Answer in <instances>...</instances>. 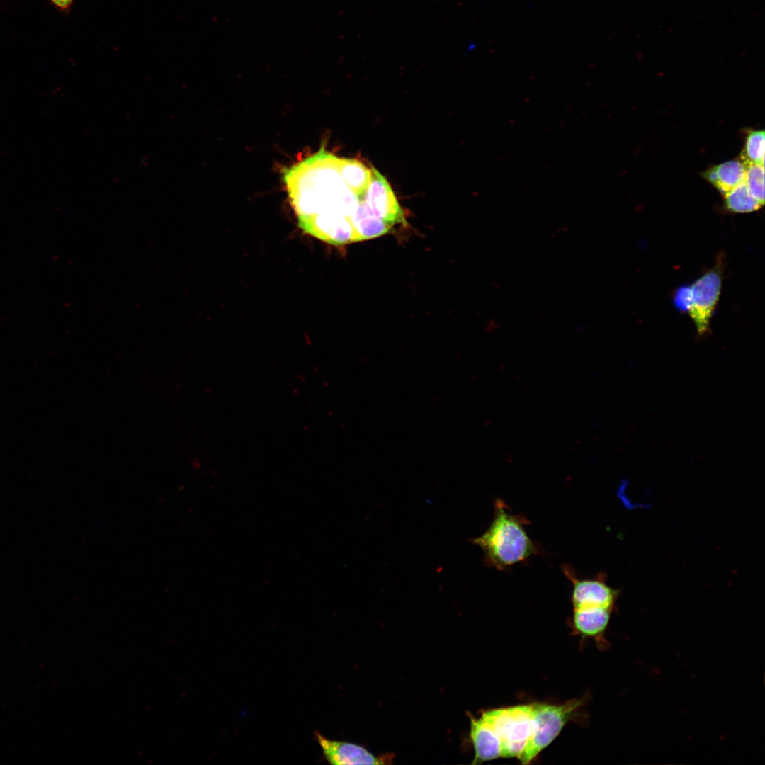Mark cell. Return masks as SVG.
<instances>
[{
	"label": "cell",
	"mask_w": 765,
	"mask_h": 765,
	"mask_svg": "<svg viewBox=\"0 0 765 765\" xmlns=\"http://www.w3.org/2000/svg\"><path fill=\"white\" fill-rule=\"evenodd\" d=\"M340 159L321 148L283 174L299 226L334 245L358 241L367 210L366 200L357 196L341 178Z\"/></svg>",
	"instance_id": "6da1fadb"
},
{
	"label": "cell",
	"mask_w": 765,
	"mask_h": 765,
	"mask_svg": "<svg viewBox=\"0 0 765 765\" xmlns=\"http://www.w3.org/2000/svg\"><path fill=\"white\" fill-rule=\"evenodd\" d=\"M526 520L514 514L505 502L494 503V519L487 530L472 541L483 551L487 563L504 570L525 560L536 552V548L528 536Z\"/></svg>",
	"instance_id": "7a4b0ae2"
},
{
	"label": "cell",
	"mask_w": 765,
	"mask_h": 765,
	"mask_svg": "<svg viewBox=\"0 0 765 765\" xmlns=\"http://www.w3.org/2000/svg\"><path fill=\"white\" fill-rule=\"evenodd\" d=\"M481 716L491 725L499 738L500 756L518 759L533 733L531 703L489 710Z\"/></svg>",
	"instance_id": "3957f363"
},
{
	"label": "cell",
	"mask_w": 765,
	"mask_h": 765,
	"mask_svg": "<svg viewBox=\"0 0 765 765\" xmlns=\"http://www.w3.org/2000/svg\"><path fill=\"white\" fill-rule=\"evenodd\" d=\"M582 703L581 699L570 700L562 704L531 703L533 733L518 757L521 763H531L555 739Z\"/></svg>",
	"instance_id": "277c9868"
},
{
	"label": "cell",
	"mask_w": 765,
	"mask_h": 765,
	"mask_svg": "<svg viewBox=\"0 0 765 765\" xmlns=\"http://www.w3.org/2000/svg\"><path fill=\"white\" fill-rule=\"evenodd\" d=\"M722 266L719 261L691 285V306L688 314L698 336H703L709 332L710 319L720 294Z\"/></svg>",
	"instance_id": "5b68a950"
},
{
	"label": "cell",
	"mask_w": 765,
	"mask_h": 765,
	"mask_svg": "<svg viewBox=\"0 0 765 765\" xmlns=\"http://www.w3.org/2000/svg\"><path fill=\"white\" fill-rule=\"evenodd\" d=\"M370 212L390 230L405 222L404 215L387 180L371 166V179L366 194Z\"/></svg>",
	"instance_id": "8992f818"
},
{
	"label": "cell",
	"mask_w": 765,
	"mask_h": 765,
	"mask_svg": "<svg viewBox=\"0 0 765 765\" xmlns=\"http://www.w3.org/2000/svg\"><path fill=\"white\" fill-rule=\"evenodd\" d=\"M564 572L572 584L573 609L601 607L613 610L618 591L608 586L601 575L592 579H577L567 566Z\"/></svg>",
	"instance_id": "52a82bcc"
},
{
	"label": "cell",
	"mask_w": 765,
	"mask_h": 765,
	"mask_svg": "<svg viewBox=\"0 0 765 765\" xmlns=\"http://www.w3.org/2000/svg\"><path fill=\"white\" fill-rule=\"evenodd\" d=\"M314 736L324 759L332 764H384L387 759H390L386 756H374L360 745L328 739L318 731L314 732Z\"/></svg>",
	"instance_id": "ba28073f"
},
{
	"label": "cell",
	"mask_w": 765,
	"mask_h": 765,
	"mask_svg": "<svg viewBox=\"0 0 765 765\" xmlns=\"http://www.w3.org/2000/svg\"><path fill=\"white\" fill-rule=\"evenodd\" d=\"M470 720V738L475 749L472 763H481L500 756V740L491 725L482 716Z\"/></svg>",
	"instance_id": "9c48e42d"
},
{
	"label": "cell",
	"mask_w": 765,
	"mask_h": 765,
	"mask_svg": "<svg viewBox=\"0 0 765 765\" xmlns=\"http://www.w3.org/2000/svg\"><path fill=\"white\" fill-rule=\"evenodd\" d=\"M745 164L733 159L713 166L703 172L702 176L725 196L744 181Z\"/></svg>",
	"instance_id": "30bf717a"
},
{
	"label": "cell",
	"mask_w": 765,
	"mask_h": 765,
	"mask_svg": "<svg viewBox=\"0 0 765 765\" xmlns=\"http://www.w3.org/2000/svg\"><path fill=\"white\" fill-rule=\"evenodd\" d=\"M573 624L582 635L595 636L601 634L606 628L612 609L590 607L574 608Z\"/></svg>",
	"instance_id": "8fae6325"
},
{
	"label": "cell",
	"mask_w": 765,
	"mask_h": 765,
	"mask_svg": "<svg viewBox=\"0 0 765 765\" xmlns=\"http://www.w3.org/2000/svg\"><path fill=\"white\" fill-rule=\"evenodd\" d=\"M339 171L346 186L360 198L366 200L371 169L355 159H340Z\"/></svg>",
	"instance_id": "7c38bea8"
},
{
	"label": "cell",
	"mask_w": 765,
	"mask_h": 765,
	"mask_svg": "<svg viewBox=\"0 0 765 765\" xmlns=\"http://www.w3.org/2000/svg\"><path fill=\"white\" fill-rule=\"evenodd\" d=\"M727 210L735 213H747L759 210L763 205L750 193L744 181L725 196Z\"/></svg>",
	"instance_id": "4fadbf2b"
},
{
	"label": "cell",
	"mask_w": 765,
	"mask_h": 765,
	"mask_svg": "<svg viewBox=\"0 0 765 765\" xmlns=\"http://www.w3.org/2000/svg\"><path fill=\"white\" fill-rule=\"evenodd\" d=\"M740 159L745 164H764V131L749 130Z\"/></svg>",
	"instance_id": "5bb4252c"
},
{
	"label": "cell",
	"mask_w": 765,
	"mask_h": 765,
	"mask_svg": "<svg viewBox=\"0 0 765 765\" xmlns=\"http://www.w3.org/2000/svg\"><path fill=\"white\" fill-rule=\"evenodd\" d=\"M744 183L752 196L761 205L764 203V165L747 164Z\"/></svg>",
	"instance_id": "9a60e30c"
},
{
	"label": "cell",
	"mask_w": 765,
	"mask_h": 765,
	"mask_svg": "<svg viewBox=\"0 0 765 765\" xmlns=\"http://www.w3.org/2000/svg\"><path fill=\"white\" fill-rule=\"evenodd\" d=\"M674 304L679 312H688L691 306V285H683L676 290L674 296Z\"/></svg>",
	"instance_id": "2e32d148"
},
{
	"label": "cell",
	"mask_w": 765,
	"mask_h": 765,
	"mask_svg": "<svg viewBox=\"0 0 765 765\" xmlns=\"http://www.w3.org/2000/svg\"><path fill=\"white\" fill-rule=\"evenodd\" d=\"M50 4L60 13L68 15L76 0H48Z\"/></svg>",
	"instance_id": "e0dca14e"
}]
</instances>
